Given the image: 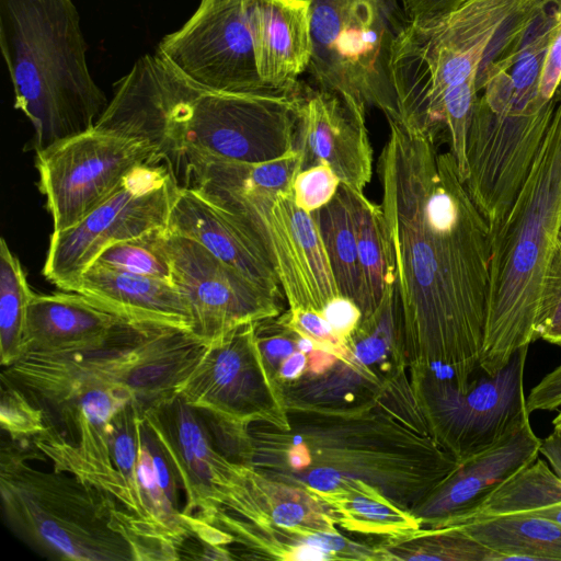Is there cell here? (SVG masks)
Wrapping results in <instances>:
<instances>
[{
  "instance_id": "cell-8",
  "label": "cell",
  "mask_w": 561,
  "mask_h": 561,
  "mask_svg": "<svg viewBox=\"0 0 561 561\" xmlns=\"http://www.w3.org/2000/svg\"><path fill=\"white\" fill-rule=\"evenodd\" d=\"M0 48L35 152L95 126L108 100L90 72L72 0H0Z\"/></svg>"
},
{
  "instance_id": "cell-43",
  "label": "cell",
  "mask_w": 561,
  "mask_h": 561,
  "mask_svg": "<svg viewBox=\"0 0 561 561\" xmlns=\"http://www.w3.org/2000/svg\"><path fill=\"white\" fill-rule=\"evenodd\" d=\"M465 0H398L405 22L426 24L437 21Z\"/></svg>"
},
{
  "instance_id": "cell-16",
  "label": "cell",
  "mask_w": 561,
  "mask_h": 561,
  "mask_svg": "<svg viewBox=\"0 0 561 561\" xmlns=\"http://www.w3.org/2000/svg\"><path fill=\"white\" fill-rule=\"evenodd\" d=\"M142 419L170 459L185 494L183 514L192 537L206 547L225 546L228 536L215 524L228 510L240 462L219 448L202 413L179 394L149 409Z\"/></svg>"
},
{
  "instance_id": "cell-44",
  "label": "cell",
  "mask_w": 561,
  "mask_h": 561,
  "mask_svg": "<svg viewBox=\"0 0 561 561\" xmlns=\"http://www.w3.org/2000/svg\"><path fill=\"white\" fill-rule=\"evenodd\" d=\"M527 411H551L561 407V364L547 374L526 397Z\"/></svg>"
},
{
  "instance_id": "cell-31",
  "label": "cell",
  "mask_w": 561,
  "mask_h": 561,
  "mask_svg": "<svg viewBox=\"0 0 561 561\" xmlns=\"http://www.w3.org/2000/svg\"><path fill=\"white\" fill-rule=\"evenodd\" d=\"M510 515L561 524V478L550 465L536 458L497 489L466 523Z\"/></svg>"
},
{
  "instance_id": "cell-37",
  "label": "cell",
  "mask_w": 561,
  "mask_h": 561,
  "mask_svg": "<svg viewBox=\"0 0 561 561\" xmlns=\"http://www.w3.org/2000/svg\"><path fill=\"white\" fill-rule=\"evenodd\" d=\"M165 229L112 243L98 255L93 264L171 280V264L163 243Z\"/></svg>"
},
{
  "instance_id": "cell-29",
  "label": "cell",
  "mask_w": 561,
  "mask_h": 561,
  "mask_svg": "<svg viewBox=\"0 0 561 561\" xmlns=\"http://www.w3.org/2000/svg\"><path fill=\"white\" fill-rule=\"evenodd\" d=\"M461 526L500 560H561V524L510 515L468 522Z\"/></svg>"
},
{
  "instance_id": "cell-10",
  "label": "cell",
  "mask_w": 561,
  "mask_h": 561,
  "mask_svg": "<svg viewBox=\"0 0 561 561\" xmlns=\"http://www.w3.org/2000/svg\"><path fill=\"white\" fill-rule=\"evenodd\" d=\"M312 57L308 71L318 89L340 94L366 114L398 121L388 79L393 37L405 23L398 0H310Z\"/></svg>"
},
{
  "instance_id": "cell-9",
  "label": "cell",
  "mask_w": 561,
  "mask_h": 561,
  "mask_svg": "<svg viewBox=\"0 0 561 561\" xmlns=\"http://www.w3.org/2000/svg\"><path fill=\"white\" fill-rule=\"evenodd\" d=\"M553 116L504 220L491 236L480 369L494 375L535 341L541 282L561 220V84Z\"/></svg>"
},
{
  "instance_id": "cell-46",
  "label": "cell",
  "mask_w": 561,
  "mask_h": 561,
  "mask_svg": "<svg viewBox=\"0 0 561 561\" xmlns=\"http://www.w3.org/2000/svg\"><path fill=\"white\" fill-rule=\"evenodd\" d=\"M553 430L561 433V411L552 421Z\"/></svg>"
},
{
  "instance_id": "cell-21",
  "label": "cell",
  "mask_w": 561,
  "mask_h": 561,
  "mask_svg": "<svg viewBox=\"0 0 561 561\" xmlns=\"http://www.w3.org/2000/svg\"><path fill=\"white\" fill-rule=\"evenodd\" d=\"M228 513L266 530L301 537L340 531L333 512L313 492L242 462Z\"/></svg>"
},
{
  "instance_id": "cell-45",
  "label": "cell",
  "mask_w": 561,
  "mask_h": 561,
  "mask_svg": "<svg viewBox=\"0 0 561 561\" xmlns=\"http://www.w3.org/2000/svg\"><path fill=\"white\" fill-rule=\"evenodd\" d=\"M539 454L546 457L552 470L561 478V433L553 430L541 440Z\"/></svg>"
},
{
  "instance_id": "cell-39",
  "label": "cell",
  "mask_w": 561,
  "mask_h": 561,
  "mask_svg": "<svg viewBox=\"0 0 561 561\" xmlns=\"http://www.w3.org/2000/svg\"><path fill=\"white\" fill-rule=\"evenodd\" d=\"M535 341L561 346V248L556 244L541 282L534 322Z\"/></svg>"
},
{
  "instance_id": "cell-13",
  "label": "cell",
  "mask_w": 561,
  "mask_h": 561,
  "mask_svg": "<svg viewBox=\"0 0 561 561\" xmlns=\"http://www.w3.org/2000/svg\"><path fill=\"white\" fill-rule=\"evenodd\" d=\"M179 187L168 164L138 165L79 222L51 232L43 275L73 293L83 272L107 245L168 228Z\"/></svg>"
},
{
  "instance_id": "cell-11",
  "label": "cell",
  "mask_w": 561,
  "mask_h": 561,
  "mask_svg": "<svg viewBox=\"0 0 561 561\" xmlns=\"http://www.w3.org/2000/svg\"><path fill=\"white\" fill-rule=\"evenodd\" d=\"M474 103L468 136L467 191L491 236L504 220L550 126L558 94L528 103L513 96L507 71L486 81Z\"/></svg>"
},
{
  "instance_id": "cell-38",
  "label": "cell",
  "mask_w": 561,
  "mask_h": 561,
  "mask_svg": "<svg viewBox=\"0 0 561 561\" xmlns=\"http://www.w3.org/2000/svg\"><path fill=\"white\" fill-rule=\"evenodd\" d=\"M0 423L11 440L35 438L46 430L42 410L19 387L1 377Z\"/></svg>"
},
{
  "instance_id": "cell-23",
  "label": "cell",
  "mask_w": 561,
  "mask_h": 561,
  "mask_svg": "<svg viewBox=\"0 0 561 561\" xmlns=\"http://www.w3.org/2000/svg\"><path fill=\"white\" fill-rule=\"evenodd\" d=\"M168 229L190 238L262 290L285 302L280 283L233 220L196 191L180 186Z\"/></svg>"
},
{
  "instance_id": "cell-27",
  "label": "cell",
  "mask_w": 561,
  "mask_h": 561,
  "mask_svg": "<svg viewBox=\"0 0 561 561\" xmlns=\"http://www.w3.org/2000/svg\"><path fill=\"white\" fill-rule=\"evenodd\" d=\"M136 470L152 530L180 553L185 541L192 538L190 525L179 506L180 482L170 459L144 419L139 422Z\"/></svg>"
},
{
  "instance_id": "cell-19",
  "label": "cell",
  "mask_w": 561,
  "mask_h": 561,
  "mask_svg": "<svg viewBox=\"0 0 561 561\" xmlns=\"http://www.w3.org/2000/svg\"><path fill=\"white\" fill-rule=\"evenodd\" d=\"M294 149L300 154V171L324 163L342 184L364 193L373 173V149L366 114L340 94L305 87Z\"/></svg>"
},
{
  "instance_id": "cell-15",
  "label": "cell",
  "mask_w": 561,
  "mask_h": 561,
  "mask_svg": "<svg viewBox=\"0 0 561 561\" xmlns=\"http://www.w3.org/2000/svg\"><path fill=\"white\" fill-rule=\"evenodd\" d=\"M149 163H162L151 144L95 126L37 151L38 187L53 231L79 222L135 168Z\"/></svg>"
},
{
  "instance_id": "cell-3",
  "label": "cell",
  "mask_w": 561,
  "mask_h": 561,
  "mask_svg": "<svg viewBox=\"0 0 561 561\" xmlns=\"http://www.w3.org/2000/svg\"><path fill=\"white\" fill-rule=\"evenodd\" d=\"M305 87L247 92L204 88L158 51L131 67L122 100L131 136L146 140L175 175L182 159L262 163L294 150Z\"/></svg>"
},
{
  "instance_id": "cell-33",
  "label": "cell",
  "mask_w": 561,
  "mask_h": 561,
  "mask_svg": "<svg viewBox=\"0 0 561 561\" xmlns=\"http://www.w3.org/2000/svg\"><path fill=\"white\" fill-rule=\"evenodd\" d=\"M35 294L31 290L20 260L4 238L0 241V360L2 367L25 353L27 312Z\"/></svg>"
},
{
  "instance_id": "cell-12",
  "label": "cell",
  "mask_w": 561,
  "mask_h": 561,
  "mask_svg": "<svg viewBox=\"0 0 561 561\" xmlns=\"http://www.w3.org/2000/svg\"><path fill=\"white\" fill-rule=\"evenodd\" d=\"M254 322L209 344L178 394L198 410L218 446L233 458L249 430L265 423L290 431V415L260 354Z\"/></svg>"
},
{
  "instance_id": "cell-41",
  "label": "cell",
  "mask_w": 561,
  "mask_h": 561,
  "mask_svg": "<svg viewBox=\"0 0 561 561\" xmlns=\"http://www.w3.org/2000/svg\"><path fill=\"white\" fill-rule=\"evenodd\" d=\"M320 314L335 335L352 350V339L363 319L359 307L352 299L337 295L327 302Z\"/></svg>"
},
{
  "instance_id": "cell-49",
  "label": "cell",
  "mask_w": 561,
  "mask_h": 561,
  "mask_svg": "<svg viewBox=\"0 0 561 561\" xmlns=\"http://www.w3.org/2000/svg\"><path fill=\"white\" fill-rule=\"evenodd\" d=\"M548 1V0H547Z\"/></svg>"
},
{
  "instance_id": "cell-7",
  "label": "cell",
  "mask_w": 561,
  "mask_h": 561,
  "mask_svg": "<svg viewBox=\"0 0 561 561\" xmlns=\"http://www.w3.org/2000/svg\"><path fill=\"white\" fill-rule=\"evenodd\" d=\"M547 0H465L442 19L405 22L392 39L388 79L402 118L424 126L443 95L515 64Z\"/></svg>"
},
{
  "instance_id": "cell-36",
  "label": "cell",
  "mask_w": 561,
  "mask_h": 561,
  "mask_svg": "<svg viewBox=\"0 0 561 561\" xmlns=\"http://www.w3.org/2000/svg\"><path fill=\"white\" fill-rule=\"evenodd\" d=\"M141 419V415L138 413L134 404L125 405L115 414L112 420L110 440L111 456L114 468L117 471L127 494L128 511L138 517L149 528V530L158 537L149 524L137 479L136 463L138 454L139 422Z\"/></svg>"
},
{
  "instance_id": "cell-34",
  "label": "cell",
  "mask_w": 561,
  "mask_h": 561,
  "mask_svg": "<svg viewBox=\"0 0 561 561\" xmlns=\"http://www.w3.org/2000/svg\"><path fill=\"white\" fill-rule=\"evenodd\" d=\"M375 546L380 560L494 561V554L461 526L422 527Z\"/></svg>"
},
{
  "instance_id": "cell-40",
  "label": "cell",
  "mask_w": 561,
  "mask_h": 561,
  "mask_svg": "<svg viewBox=\"0 0 561 561\" xmlns=\"http://www.w3.org/2000/svg\"><path fill=\"white\" fill-rule=\"evenodd\" d=\"M340 180L324 163L300 171L293 183L296 205L305 211H312L327 205L335 195Z\"/></svg>"
},
{
  "instance_id": "cell-24",
  "label": "cell",
  "mask_w": 561,
  "mask_h": 561,
  "mask_svg": "<svg viewBox=\"0 0 561 561\" xmlns=\"http://www.w3.org/2000/svg\"><path fill=\"white\" fill-rule=\"evenodd\" d=\"M73 293L130 321L191 329L188 306L172 280L92 264Z\"/></svg>"
},
{
  "instance_id": "cell-28",
  "label": "cell",
  "mask_w": 561,
  "mask_h": 561,
  "mask_svg": "<svg viewBox=\"0 0 561 561\" xmlns=\"http://www.w3.org/2000/svg\"><path fill=\"white\" fill-rule=\"evenodd\" d=\"M318 496L333 512L337 525L350 533L397 540L423 527L411 510L360 479H341L335 488Z\"/></svg>"
},
{
  "instance_id": "cell-25",
  "label": "cell",
  "mask_w": 561,
  "mask_h": 561,
  "mask_svg": "<svg viewBox=\"0 0 561 561\" xmlns=\"http://www.w3.org/2000/svg\"><path fill=\"white\" fill-rule=\"evenodd\" d=\"M126 321L78 293L34 295L27 312L25 353H61L98 346Z\"/></svg>"
},
{
  "instance_id": "cell-35",
  "label": "cell",
  "mask_w": 561,
  "mask_h": 561,
  "mask_svg": "<svg viewBox=\"0 0 561 561\" xmlns=\"http://www.w3.org/2000/svg\"><path fill=\"white\" fill-rule=\"evenodd\" d=\"M215 526L228 534L233 542L255 553V558L286 561L335 560L333 554L311 542L312 535L301 537L283 530H266L227 512L218 517Z\"/></svg>"
},
{
  "instance_id": "cell-18",
  "label": "cell",
  "mask_w": 561,
  "mask_h": 561,
  "mask_svg": "<svg viewBox=\"0 0 561 561\" xmlns=\"http://www.w3.org/2000/svg\"><path fill=\"white\" fill-rule=\"evenodd\" d=\"M171 280L191 313L190 332L209 345L236 328L280 314L283 301L259 288L196 241L168 228Z\"/></svg>"
},
{
  "instance_id": "cell-17",
  "label": "cell",
  "mask_w": 561,
  "mask_h": 561,
  "mask_svg": "<svg viewBox=\"0 0 561 561\" xmlns=\"http://www.w3.org/2000/svg\"><path fill=\"white\" fill-rule=\"evenodd\" d=\"M255 0H201L194 14L165 35L157 51L197 84L227 92L259 91L251 30ZM272 89V88H271Z\"/></svg>"
},
{
  "instance_id": "cell-47",
  "label": "cell",
  "mask_w": 561,
  "mask_h": 561,
  "mask_svg": "<svg viewBox=\"0 0 561 561\" xmlns=\"http://www.w3.org/2000/svg\"><path fill=\"white\" fill-rule=\"evenodd\" d=\"M552 2L554 4V11L561 16V0H548V3Z\"/></svg>"
},
{
  "instance_id": "cell-42",
  "label": "cell",
  "mask_w": 561,
  "mask_h": 561,
  "mask_svg": "<svg viewBox=\"0 0 561 561\" xmlns=\"http://www.w3.org/2000/svg\"><path fill=\"white\" fill-rule=\"evenodd\" d=\"M561 84V16L552 25L538 79V95L550 101Z\"/></svg>"
},
{
  "instance_id": "cell-14",
  "label": "cell",
  "mask_w": 561,
  "mask_h": 561,
  "mask_svg": "<svg viewBox=\"0 0 561 561\" xmlns=\"http://www.w3.org/2000/svg\"><path fill=\"white\" fill-rule=\"evenodd\" d=\"M528 346L516 351L496 374L460 389L432 374L410 378L435 439L458 462L492 447L529 420L524 391Z\"/></svg>"
},
{
  "instance_id": "cell-30",
  "label": "cell",
  "mask_w": 561,
  "mask_h": 561,
  "mask_svg": "<svg viewBox=\"0 0 561 561\" xmlns=\"http://www.w3.org/2000/svg\"><path fill=\"white\" fill-rule=\"evenodd\" d=\"M350 188L360 275L359 309L365 320L379 307L387 286L394 283L393 263L381 207Z\"/></svg>"
},
{
  "instance_id": "cell-22",
  "label": "cell",
  "mask_w": 561,
  "mask_h": 561,
  "mask_svg": "<svg viewBox=\"0 0 561 561\" xmlns=\"http://www.w3.org/2000/svg\"><path fill=\"white\" fill-rule=\"evenodd\" d=\"M251 30L263 83L272 89L297 87L312 57L310 0H255Z\"/></svg>"
},
{
  "instance_id": "cell-5",
  "label": "cell",
  "mask_w": 561,
  "mask_h": 561,
  "mask_svg": "<svg viewBox=\"0 0 561 561\" xmlns=\"http://www.w3.org/2000/svg\"><path fill=\"white\" fill-rule=\"evenodd\" d=\"M300 164L296 150L254 164L192 156L180 162L178 180L227 214L255 245L288 309L320 313L340 294L314 220L294 201Z\"/></svg>"
},
{
  "instance_id": "cell-26",
  "label": "cell",
  "mask_w": 561,
  "mask_h": 561,
  "mask_svg": "<svg viewBox=\"0 0 561 561\" xmlns=\"http://www.w3.org/2000/svg\"><path fill=\"white\" fill-rule=\"evenodd\" d=\"M253 324L260 354L288 413L343 360L287 325L279 314Z\"/></svg>"
},
{
  "instance_id": "cell-6",
  "label": "cell",
  "mask_w": 561,
  "mask_h": 561,
  "mask_svg": "<svg viewBox=\"0 0 561 561\" xmlns=\"http://www.w3.org/2000/svg\"><path fill=\"white\" fill-rule=\"evenodd\" d=\"M35 453L3 442L0 496L10 529L62 561L169 560L165 546L108 493L68 472L35 468Z\"/></svg>"
},
{
  "instance_id": "cell-2",
  "label": "cell",
  "mask_w": 561,
  "mask_h": 561,
  "mask_svg": "<svg viewBox=\"0 0 561 561\" xmlns=\"http://www.w3.org/2000/svg\"><path fill=\"white\" fill-rule=\"evenodd\" d=\"M289 415L290 431L252 425L238 461L317 496L360 479L412 511L460 466L435 439L407 371L362 413Z\"/></svg>"
},
{
  "instance_id": "cell-20",
  "label": "cell",
  "mask_w": 561,
  "mask_h": 561,
  "mask_svg": "<svg viewBox=\"0 0 561 561\" xmlns=\"http://www.w3.org/2000/svg\"><path fill=\"white\" fill-rule=\"evenodd\" d=\"M540 445L527 420L492 447L462 461L412 512L423 527L466 523L497 489L538 458Z\"/></svg>"
},
{
  "instance_id": "cell-1",
  "label": "cell",
  "mask_w": 561,
  "mask_h": 561,
  "mask_svg": "<svg viewBox=\"0 0 561 561\" xmlns=\"http://www.w3.org/2000/svg\"><path fill=\"white\" fill-rule=\"evenodd\" d=\"M378 162L393 263V301L411 378H450L466 389L480 369L491 233L450 151L388 119Z\"/></svg>"
},
{
  "instance_id": "cell-32",
  "label": "cell",
  "mask_w": 561,
  "mask_h": 561,
  "mask_svg": "<svg viewBox=\"0 0 561 561\" xmlns=\"http://www.w3.org/2000/svg\"><path fill=\"white\" fill-rule=\"evenodd\" d=\"M321 237L339 294L360 301V275L354 216L347 185L340 183L333 198L311 213Z\"/></svg>"
},
{
  "instance_id": "cell-4",
  "label": "cell",
  "mask_w": 561,
  "mask_h": 561,
  "mask_svg": "<svg viewBox=\"0 0 561 561\" xmlns=\"http://www.w3.org/2000/svg\"><path fill=\"white\" fill-rule=\"evenodd\" d=\"M1 377L42 410L46 430L33 444L54 469L108 493L127 508L110 444L115 414L127 404L137 409L126 352L107 343L73 352H26L3 367Z\"/></svg>"
},
{
  "instance_id": "cell-48",
  "label": "cell",
  "mask_w": 561,
  "mask_h": 561,
  "mask_svg": "<svg viewBox=\"0 0 561 561\" xmlns=\"http://www.w3.org/2000/svg\"><path fill=\"white\" fill-rule=\"evenodd\" d=\"M557 244L561 248V220L558 229Z\"/></svg>"
}]
</instances>
